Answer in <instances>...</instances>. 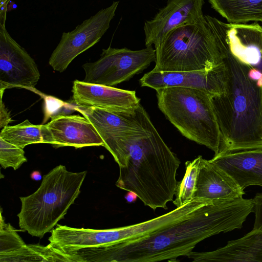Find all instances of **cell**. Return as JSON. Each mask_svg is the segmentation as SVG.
I'll return each mask as SVG.
<instances>
[{"label": "cell", "mask_w": 262, "mask_h": 262, "mask_svg": "<svg viewBox=\"0 0 262 262\" xmlns=\"http://www.w3.org/2000/svg\"><path fill=\"white\" fill-rule=\"evenodd\" d=\"M262 24V23H261Z\"/></svg>", "instance_id": "f1b7e54d"}, {"label": "cell", "mask_w": 262, "mask_h": 262, "mask_svg": "<svg viewBox=\"0 0 262 262\" xmlns=\"http://www.w3.org/2000/svg\"><path fill=\"white\" fill-rule=\"evenodd\" d=\"M34 60L0 26V91L13 88L33 89L40 78Z\"/></svg>", "instance_id": "9c48e42d"}, {"label": "cell", "mask_w": 262, "mask_h": 262, "mask_svg": "<svg viewBox=\"0 0 262 262\" xmlns=\"http://www.w3.org/2000/svg\"><path fill=\"white\" fill-rule=\"evenodd\" d=\"M219 47L226 67L225 91L210 96L221 136L218 154L262 149V82L249 77L251 66Z\"/></svg>", "instance_id": "3957f363"}, {"label": "cell", "mask_w": 262, "mask_h": 262, "mask_svg": "<svg viewBox=\"0 0 262 262\" xmlns=\"http://www.w3.org/2000/svg\"><path fill=\"white\" fill-rule=\"evenodd\" d=\"M119 3L113 2L109 7L101 9L72 31L63 32L49 58L50 66L54 70L63 72L78 55L97 43L110 28Z\"/></svg>", "instance_id": "ba28073f"}, {"label": "cell", "mask_w": 262, "mask_h": 262, "mask_svg": "<svg viewBox=\"0 0 262 262\" xmlns=\"http://www.w3.org/2000/svg\"><path fill=\"white\" fill-rule=\"evenodd\" d=\"M74 108L87 118L102 138L148 130L154 124L141 104L135 110L112 112L92 106Z\"/></svg>", "instance_id": "7c38bea8"}, {"label": "cell", "mask_w": 262, "mask_h": 262, "mask_svg": "<svg viewBox=\"0 0 262 262\" xmlns=\"http://www.w3.org/2000/svg\"><path fill=\"white\" fill-rule=\"evenodd\" d=\"M154 71H210L224 56L205 15L169 32L155 46Z\"/></svg>", "instance_id": "5b68a950"}, {"label": "cell", "mask_w": 262, "mask_h": 262, "mask_svg": "<svg viewBox=\"0 0 262 262\" xmlns=\"http://www.w3.org/2000/svg\"><path fill=\"white\" fill-rule=\"evenodd\" d=\"M156 61V50L152 46L139 50L109 47L103 49L100 57L82 65L85 72L83 81L113 86L128 80Z\"/></svg>", "instance_id": "52a82bcc"}, {"label": "cell", "mask_w": 262, "mask_h": 262, "mask_svg": "<svg viewBox=\"0 0 262 262\" xmlns=\"http://www.w3.org/2000/svg\"><path fill=\"white\" fill-rule=\"evenodd\" d=\"M11 0H0V26H5L8 7Z\"/></svg>", "instance_id": "484cf974"}, {"label": "cell", "mask_w": 262, "mask_h": 262, "mask_svg": "<svg viewBox=\"0 0 262 262\" xmlns=\"http://www.w3.org/2000/svg\"><path fill=\"white\" fill-rule=\"evenodd\" d=\"M195 198L213 201H231L245 193L225 171L209 160L202 158L196 186Z\"/></svg>", "instance_id": "2e32d148"}, {"label": "cell", "mask_w": 262, "mask_h": 262, "mask_svg": "<svg viewBox=\"0 0 262 262\" xmlns=\"http://www.w3.org/2000/svg\"><path fill=\"white\" fill-rule=\"evenodd\" d=\"M27 161L23 148L0 137V164L3 168L12 167L16 170Z\"/></svg>", "instance_id": "7402d4cb"}, {"label": "cell", "mask_w": 262, "mask_h": 262, "mask_svg": "<svg viewBox=\"0 0 262 262\" xmlns=\"http://www.w3.org/2000/svg\"><path fill=\"white\" fill-rule=\"evenodd\" d=\"M187 257L195 262H262V229H252L243 237L228 241L224 247L212 251H192Z\"/></svg>", "instance_id": "e0dca14e"}, {"label": "cell", "mask_w": 262, "mask_h": 262, "mask_svg": "<svg viewBox=\"0 0 262 262\" xmlns=\"http://www.w3.org/2000/svg\"><path fill=\"white\" fill-rule=\"evenodd\" d=\"M43 142L55 147L104 146V142L92 123L79 115H57L42 126Z\"/></svg>", "instance_id": "8fae6325"}, {"label": "cell", "mask_w": 262, "mask_h": 262, "mask_svg": "<svg viewBox=\"0 0 262 262\" xmlns=\"http://www.w3.org/2000/svg\"><path fill=\"white\" fill-rule=\"evenodd\" d=\"M226 67L223 64L210 71H154L145 73L139 81L142 86L155 90L179 86L204 91L210 96L222 94L225 91Z\"/></svg>", "instance_id": "30bf717a"}, {"label": "cell", "mask_w": 262, "mask_h": 262, "mask_svg": "<svg viewBox=\"0 0 262 262\" xmlns=\"http://www.w3.org/2000/svg\"><path fill=\"white\" fill-rule=\"evenodd\" d=\"M77 105L92 106L112 112L130 111L140 104L135 91L75 80L72 90Z\"/></svg>", "instance_id": "5bb4252c"}, {"label": "cell", "mask_w": 262, "mask_h": 262, "mask_svg": "<svg viewBox=\"0 0 262 262\" xmlns=\"http://www.w3.org/2000/svg\"><path fill=\"white\" fill-rule=\"evenodd\" d=\"M253 200L256 217L253 230L262 229V193H257Z\"/></svg>", "instance_id": "cb8c5ba5"}, {"label": "cell", "mask_w": 262, "mask_h": 262, "mask_svg": "<svg viewBox=\"0 0 262 262\" xmlns=\"http://www.w3.org/2000/svg\"><path fill=\"white\" fill-rule=\"evenodd\" d=\"M4 91H0L1 107H0V128L8 125V124L12 121V118L8 110L5 107L3 102L2 98Z\"/></svg>", "instance_id": "d4e9b609"}, {"label": "cell", "mask_w": 262, "mask_h": 262, "mask_svg": "<svg viewBox=\"0 0 262 262\" xmlns=\"http://www.w3.org/2000/svg\"><path fill=\"white\" fill-rule=\"evenodd\" d=\"M119 167L118 188L135 193L153 210L173 201L181 162L155 127L145 132L102 138Z\"/></svg>", "instance_id": "7a4b0ae2"}, {"label": "cell", "mask_w": 262, "mask_h": 262, "mask_svg": "<svg viewBox=\"0 0 262 262\" xmlns=\"http://www.w3.org/2000/svg\"><path fill=\"white\" fill-rule=\"evenodd\" d=\"M202 158V156H199L192 161L185 162V173L183 179L178 183L174 195L176 199L173 201V203L177 207L195 198L196 186Z\"/></svg>", "instance_id": "44dd1931"}, {"label": "cell", "mask_w": 262, "mask_h": 262, "mask_svg": "<svg viewBox=\"0 0 262 262\" xmlns=\"http://www.w3.org/2000/svg\"><path fill=\"white\" fill-rule=\"evenodd\" d=\"M209 160L243 190L251 185L262 187V149L218 154Z\"/></svg>", "instance_id": "9a60e30c"}, {"label": "cell", "mask_w": 262, "mask_h": 262, "mask_svg": "<svg viewBox=\"0 0 262 262\" xmlns=\"http://www.w3.org/2000/svg\"><path fill=\"white\" fill-rule=\"evenodd\" d=\"M42 125L32 124L26 119L15 125H7L1 131L0 137L21 148L27 145L43 142Z\"/></svg>", "instance_id": "ffe728a7"}, {"label": "cell", "mask_w": 262, "mask_h": 262, "mask_svg": "<svg viewBox=\"0 0 262 262\" xmlns=\"http://www.w3.org/2000/svg\"><path fill=\"white\" fill-rule=\"evenodd\" d=\"M253 199L208 203L191 215L137 238L94 247L95 262L178 261L200 242L221 232L241 229L254 211Z\"/></svg>", "instance_id": "6da1fadb"}, {"label": "cell", "mask_w": 262, "mask_h": 262, "mask_svg": "<svg viewBox=\"0 0 262 262\" xmlns=\"http://www.w3.org/2000/svg\"><path fill=\"white\" fill-rule=\"evenodd\" d=\"M86 173L71 172L59 165L45 175L35 192L19 198L21 207L17 216L20 229L39 238L52 231L78 196Z\"/></svg>", "instance_id": "277c9868"}, {"label": "cell", "mask_w": 262, "mask_h": 262, "mask_svg": "<svg viewBox=\"0 0 262 262\" xmlns=\"http://www.w3.org/2000/svg\"><path fill=\"white\" fill-rule=\"evenodd\" d=\"M212 7L230 23H262V0H208Z\"/></svg>", "instance_id": "ac0fdd59"}, {"label": "cell", "mask_w": 262, "mask_h": 262, "mask_svg": "<svg viewBox=\"0 0 262 262\" xmlns=\"http://www.w3.org/2000/svg\"><path fill=\"white\" fill-rule=\"evenodd\" d=\"M31 178L35 181H39L41 179V175L38 171H34L31 174Z\"/></svg>", "instance_id": "83f0119b"}, {"label": "cell", "mask_w": 262, "mask_h": 262, "mask_svg": "<svg viewBox=\"0 0 262 262\" xmlns=\"http://www.w3.org/2000/svg\"><path fill=\"white\" fill-rule=\"evenodd\" d=\"M0 261H67L72 258L51 243L46 246L26 245L12 251L0 253Z\"/></svg>", "instance_id": "d6986e66"}, {"label": "cell", "mask_w": 262, "mask_h": 262, "mask_svg": "<svg viewBox=\"0 0 262 262\" xmlns=\"http://www.w3.org/2000/svg\"><path fill=\"white\" fill-rule=\"evenodd\" d=\"M137 198H138L137 195L132 191H128L124 196V198L128 203L134 202L136 201Z\"/></svg>", "instance_id": "4316f807"}, {"label": "cell", "mask_w": 262, "mask_h": 262, "mask_svg": "<svg viewBox=\"0 0 262 262\" xmlns=\"http://www.w3.org/2000/svg\"><path fill=\"white\" fill-rule=\"evenodd\" d=\"M156 91L159 109L181 134L217 155L221 136L210 95L185 87Z\"/></svg>", "instance_id": "8992f818"}, {"label": "cell", "mask_w": 262, "mask_h": 262, "mask_svg": "<svg viewBox=\"0 0 262 262\" xmlns=\"http://www.w3.org/2000/svg\"><path fill=\"white\" fill-rule=\"evenodd\" d=\"M204 4V0H168L152 19L144 23L146 47L158 45L174 29L203 18Z\"/></svg>", "instance_id": "4fadbf2b"}, {"label": "cell", "mask_w": 262, "mask_h": 262, "mask_svg": "<svg viewBox=\"0 0 262 262\" xmlns=\"http://www.w3.org/2000/svg\"><path fill=\"white\" fill-rule=\"evenodd\" d=\"M0 226V253L12 251L26 245L14 228L5 223L2 212Z\"/></svg>", "instance_id": "603a6c76"}]
</instances>
